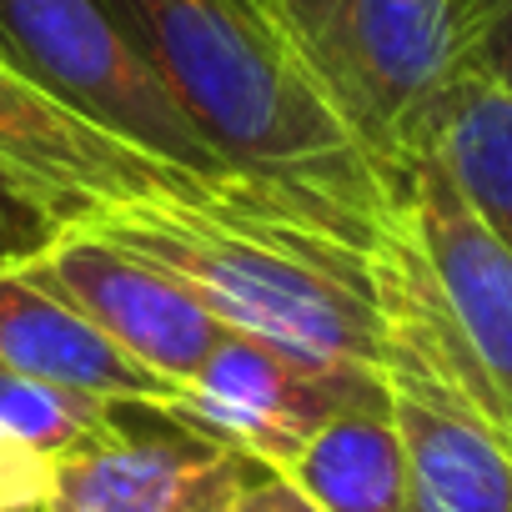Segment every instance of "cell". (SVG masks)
Returning <instances> with one entry per match:
<instances>
[{
	"label": "cell",
	"mask_w": 512,
	"mask_h": 512,
	"mask_svg": "<svg viewBox=\"0 0 512 512\" xmlns=\"http://www.w3.org/2000/svg\"><path fill=\"white\" fill-rule=\"evenodd\" d=\"M402 216L472 362L512 417V251L467 211L447 171L422 151L402 166Z\"/></svg>",
	"instance_id": "obj_10"
},
{
	"label": "cell",
	"mask_w": 512,
	"mask_h": 512,
	"mask_svg": "<svg viewBox=\"0 0 512 512\" xmlns=\"http://www.w3.org/2000/svg\"><path fill=\"white\" fill-rule=\"evenodd\" d=\"M56 487V457L0 427V512H46Z\"/></svg>",
	"instance_id": "obj_17"
},
{
	"label": "cell",
	"mask_w": 512,
	"mask_h": 512,
	"mask_svg": "<svg viewBox=\"0 0 512 512\" xmlns=\"http://www.w3.org/2000/svg\"><path fill=\"white\" fill-rule=\"evenodd\" d=\"M382 382L407 457V512H512L507 417L422 362H392Z\"/></svg>",
	"instance_id": "obj_9"
},
{
	"label": "cell",
	"mask_w": 512,
	"mask_h": 512,
	"mask_svg": "<svg viewBox=\"0 0 512 512\" xmlns=\"http://www.w3.org/2000/svg\"><path fill=\"white\" fill-rule=\"evenodd\" d=\"M282 477L322 512H407V457L392 402L377 397L337 412Z\"/></svg>",
	"instance_id": "obj_13"
},
{
	"label": "cell",
	"mask_w": 512,
	"mask_h": 512,
	"mask_svg": "<svg viewBox=\"0 0 512 512\" xmlns=\"http://www.w3.org/2000/svg\"><path fill=\"white\" fill-rule=\"evenodd\" d=\"M211 156L256 196L352 241L382 246L402 211L387 176L342 126L297 41L262 0H111Z\"/></svg>",
	"instance_id": "obj_1"
},
{
	"label": "cell",
	"mask_w": 512,
	"mask_h": 512,
	"mask_svg": "<svg viewBox=\"0 0 512 512\" xmlns=\"http://www.w3.org/2000/svg\"><path fill=\"white\" fill-rule=\"evenodd\" d=\"M452 71L512 96V0H447Z\"/></svg>",
	"instance_id": "obj_15"
},
{
	"label": "cell",
	"mask_w": 512,
	"mask_h": 512,
	"mask_svg": "<svg viewBox=\"0 0 512 512\" xmlns=\"http://www.w3.org/2000/svg\"><path fill=\"white\" fill-rule=\"evenodd\" d=\"M36 287L81 312L111 337L136 367L161 377L171 392L191 382L221 342V322L146 256L66 221L56 241L21 267Z\"/></svg>",
	"instance_id": "obj_6"
},
{
	"label": "cell",
	"mask_w": 512,
	"mask_h": 512,
	"mask_svg": "<svg viewBox=\"0 0 512 512\" xmlns=\"http://www.w3.org/2000/svg\"><path fill=\"white\" fill-rule=\"evenodd\" d=\"M0 171L21 181L31 196H41L61 221H76L101 206H131V201H211L231 186L191 181L126 141L106 136L71 106H61L51 91H41L26 71L0 61Z\"/></svg>",
	"instance_id": "obj_7"
},
{
	"label": "cell",
	"mask_w": 512,
	"mask_h": 512,
	"mask_svg": "<svg viewBox=\"0 0 512 512\" xmlns=\"http://www.w3.org/2000/svg\"><path fill=\"white\" fill-rule=\"evenodd\" d=\"M76 226L156 262L226 332L256 337L317 372L382 377L387 367L377 246H352L246 186L211 201L156 196L101 206L76 216Z\"/></svg>",
	"instance_id": "obj_2"
},
{
	"label": "cell",
	"mask_w": 512,
	"mask_h": 512,
	"mask_svg": "<svg viewBox=\"0 0 512 512\" xmlns=\"http://www.w3.org/2000/svg\"><path fill=\"white\" fill-rule=\"evenodd\" d=\"M302 56L352 141L402 176L427 101L457 76L447 0H332Z\"/></svg>",
	"instance_id": "obj_4"
},
{
	"label": "cell",
	"mask_w": 512,
	"mask_h": 512,
	"mask_svg": "<svg viewBox=\"0 0 512 512\" xmlns=\"http://www.w3.org/2000/svg\"><path fill=\"white\" fill-rule=\"evenodd\" d=\"M226 512H322L307 492H297L287 477H272V472H262L256 477Z\"/></svg>",
	"instance_id": "obj_18"
},
{
	"label": "cell",
	"mask_w": 512,
	"mask_h": 512,
	"mask_svg": "<svg viewBox=\"0 0 512 512\" xmlns=\"http://www.w3.org/2000/svg\"><path fill=\"white\" fill-rule=\"evenodd\" d=\"M61 226L66 221L41 196H31L21 181L0 171V267H26L31 256H41L56 241Z\"/></svg>",
	"instance_id": "obj_16"
},
{
	"label": "cell",
	"mask_w": 512,
	"mask_h": 512,
	"mask_svg": "<svg viewBox=\"0 0 512 512\" xmlns=\"http://www.w3.org/2000/svg\"><path fill=\"white\" fill-rule=\"evenodd\" d=\"M0 362L116 407H161L171 397L161 377L136 367L111 337L36 287L21 267H0Z\"/></svg>",
	"instance_id": "obj_11"
},
{
	"label": "cell",
	"mask_w": 512,
	"mask_h": 512,
	"mask_svg": "<svg viewBox=\"0 0 512 512\" xmlns=\"http://www.w3.org/2000/svg\"><path fill=\"white\" fill-rule=\"evenodd\" d=\"M0 61L131 151L206 186H241L196 136L111 0H0Z\"/></svg>",
	"instance_id": "obj_3"
},
{
	"label": "cell",
	"mask_w": 512,
	"mask_h": 512,
	"mask_svg": "<svg viewBox=\"0 0 512 512\" xmlns=\"http://www.w3.org/2000/svg\"><path fill=\"white\" fill-rule=\"evenodd\" d=\"M377 397H387L382 377L317 372L256 337L221 332L206 367L191 382H181L156 412L246 457L251 467L282 477L337 412Z\"/></svg>",
	"instance_id": "obj_5"
},
{
	"label": "cell",
	"mask_w": 512,
	"mask_h": 512,
	"mask_svg": "<svg viewBox=\"0 0 512 512\" xmlns=\"http://www.w3.org/2000/svg\"><path fill=\"white\" fill-rule=\"evenodd\" d=\"M412 151L432 156L467 211L512 251V96L487 81L452 76L427 101L407 156Z\"/></svg>",
	"instance_id": "obj_12"
},
{
	"label": "cell",
	"mask_w": 512,
	"mask_h": 512,
	"mask_svg": "<svg viewBox=\"0 0 512 512\" xmlns=\"http://www.w3.org/2000/svg\"><path fill=\"white\" fill-rule=\"evenodd\" d=\"M327 6H332V0H262V11L297 41V51H302V41L312 36V26L322 21Z\"/></svg>",
	"instance_id": "obj_19"
},
{
	"label": "cell",
	"mask_w": 512,
	"mask_h": 512,
	"mask_svg": "<svg viewBox=\"0 0 512 512\" xmlns=\"http://www.w3.org/2000/svg\"><path fill=\"white\" fill-rule=\"evenodd\" d=\"M111 412H116V402H101L91 392H66L56 382L26 377L0 362V427L21 432L26 442H36L51 457L91 442L111 422Z\"/></svg>",
	"instance_id": "obj_14"
},
{
	"label": "cell",
	"mask_w": 512,
	"mask_h": 512,
	"mask_svg": "<svg viewBox=\"0 0 512 512\" xmlns=\"http://www.w3.org/2000/svg\"><path fill=\"white\" fill-rule=\"evenodd\" d=\"M256 477L262 467L156 407H116L91 442L56 457L46 512H226Z\"/></svg>",
	"instance_id": "obj_8"
}]
</instances>
